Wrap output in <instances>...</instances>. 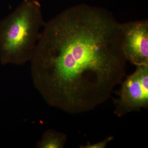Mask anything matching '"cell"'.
Here are the masks:
<instances>
[{
  "instance_id": "5",
  "label": "cell",
  "mask_w": 148,
  "mask_h": 148,
  "mask_svg": "<svg viewBox=\"0 0 148 148\" xmlns=\"http://www.w3.org/2000/svg\"><path fill=\"white\" fill-rule=\"evenodd\" d=\"M66 141L65 135L58 132H52L43 140L41 145L42 148H60L64 147Z\"/></svg>"
},
{
  "instance_id": "3",
  "label": "cell",
  "mask_w": 148,
  "mask_h": 148,
  "mask_svg": "<svg viewBox=\"0 0 148 148\" xmlns=\"http://www.w3.org/2000/svg\"><path fill=\"white\" fill-rule=\"evenodd\" d=\"M114 101V113L119 117L148 107V65L137 66L122 84Z\"/></svg>"
},
{
  "instance_id": "2",
  "label": "cell",
  "mask_w": 148,
  "mask_h": 148,
  "mask_svg": "<svg viewBox=\"0 0 148 148\" xmlns=\"http://www.w3.org/2000/svg\"><path fill=\"white\" fill-rule=\"evenodd\" d=\"M45 23L41 5L24 0L0 21V60L3 65L31 60Z\"/></svg>"
},
{
  "instance_id": "6",
  "label": "cell",
  "mask_w": 148,
  "mask_h": 148,
  "mask_svg": "<svg viewBox=\"0 0 148 148\" xmlns=\"http://www.w3.org/2000/svg\"><path fill=\"white\" fill-rule=\"evenodd\" d=\"M114 139V137L110 136L109 138H106L105 140L96 143V144H90L88 143L85 145L80 146L82 148H105L108 143L110 142Z\"/></svg>"
},
{
  "instance_id": "1",
  "label": "cell",
  "mask_w": 148,
  "mask_h": 148,
  "mask_svg": "<svg viewBox=\"0 0 148 148\" xmlns=\"http://www.w3.org/2000/svg\"><path fill=\"white\" fill-rule=\"evenodd\" d=\"M43 27L32 71L51 103L78 114L108 101L125 75L121 24L103 9L83 4L67 9Z\"/></svg>"
},
{
  "instance_id": "4",
  "label": "cell",
  "mask_w": 148,
  "mask_h": 148,
  "mask_svg": "<svg viewBox=\"0 0 148 148\" xmlns=\"http://www.w3.org/2000/svg\"><path fill=\"white\" fill-rule=\"evenodd\" d=\"M121 49L127 61L136 66L148 65V21L121 24Z\"/></svg>"
}]
</instances>
